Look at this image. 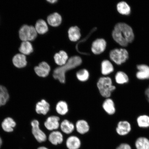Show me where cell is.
<instances>
[{
  "label": "cell",
  "mask_w": 149,
  "mask_h": 149,
  "mask_svg": "<svg viewBox=\"0 0 149 149\" xmlns=\"http://www.w3.org/2000/svg\"><path fill=\"white\" fill-rule=\"evenodd\" d=\"M115 42L121 46H127L134 39L133 30L130 26L124 23H119L115 25L112 33Z\"/></svg>",
  "instance_id": "obj_1"
},
{
  "label": "cell",
  "mask_w": 149,
  "mask_h": 149,
  "mask_svg": "<svg viewBox=\"0 0 149 149\" xmlns=\"http://www.w3.org/2000/svg\"><path fill=\"white\" fill-rule=\"evenodd\" d=\"M82 59L79 56H74L68 59L67 62L62 66L56 68L52 72L54 79L59 82L64 84L66 81V74L69 72L77 68L82 63Z\"/></svg>",
  "instance_id": "obj_2"
},
{
  "label": "cell",
  "mask_w": 149,
  "mask_h": 149,
  "mask_svg": "<svg viewBox=\"0 0 149 149\" xmlns=\"http://www.w3.org/2000/svg\"><path fill=\"white\" fill-rule=\"evenodd\" d=\"M97 86L100 95L105 99L110 97L112 93L116 88L109 77H100L97 83Z\"/></svg>",
  "instance_id": "obj_3"
},
{
  "label": "cell",
  "mask_w": 149,
  "mask_h": 149,
  "mask_svg": "<svg viewBox=\"0 0 149 149\" xmlns=\"http://www.w3.org/2000/svg\"><path fill=\"white\" fill-rule=\"evenodd\" d=\"M31 133L33 138L37 142L42 143L45 142L48 138L47 135L40 127V123L38 120L33 119L31 123Z\"/></svg>",
  "instance_id": "obj_4"
},
{
  "label": "cell",
  "mask_w": 149,
  "mask_h": 149,
  "mask_svg": "<svg viewBox=\"0 0 149 149\" xmlns=\"http://www.w3.org/2000/svg\"><path fill=\"white\" fill-rule=\"evenodd\" d=\"M37 33L34 27L32 26L24 25L19 31L20 39L23 41H32L36 38Z\"/></svg>",
  "instance_id": "obj_5"
},
{
  "label": "cell",
  "mask_w": 149,
  "mask_h": 149,
  "mask_svg": "<svg viewBox=\"0 0 149 149\" xmlns=\"http://www.w3.org/2000/svg\"><path fill=\"white\" fill-rule=\"evenodd\" d=\"M109 56L112 61L120 65L125 62L129 57L127 50L124 48H116L111 51Z\"/></svg>",
  "instance_id": "obj_6"
},
{
  "label": "cell",
  "mask_w": 149,
  "mask_h": 149,
  "mask_svg": "<svg viewBox=\"0 0 149 149\" xmlns=\"http://www.w3.org/2000/svg\"><path fill=\"white\" fill-rule=\"evenodd\" d=\"M61 118L59 116H48L44 123V126L49 132L58 130L60 127Z\"/></svg>",
  "instance_id": "obj_7"
},
{
  "label": "cell",
  "mask_w": 149,
  "mask_h": 149,
  "mask_svg": "<svg viewBox=\"0 0 149 149\" xmlns=\"http://www.w3.org/2000/svg\"><path fill=\"white\" fill-rule=\"evenodd\" d=\"M34 70L37 76L44 79L49 75L51 68L47 63L42 61L39 64L38 66L35 67Z\"/></svg>",
  "instance_id": "obj_8"
},
{
  "label": "cell",
  "mask_w": 149,
  "mask_h": 149,
  "mask_svg": "<svg viewBox=\"0 0 149 149\" xmlns=\"http://www.w3.org/2000/svg\"><path fill=\"white\" fill-rule=\"evenodd\" d=\"M51 105L44 99H42L37 102L35 106V112L37 115L45 116L49 113Z\"/></svg>",
  "instance_id": "obj_9"
},
{
  "label": "cell",
  "mask_w": 149,
  "mask_h": 149,
  "mask_svg": "<svg viewBox=\"0 0 149 149\" xmlns=\"http://www.w3.org/2000/svg\"><path fill=\"white\" fill-rule=\"evenodd\" d=\"M48 141L52 145L57 146L62 144L64 142V135L59 130L51 132L48 136Z\"/></svg>",
  "instance_id": "obj_10"
},
{
  "label": "cell",
  "mask_w": 149,
  "mask_h": 149,
  "mask_svg": "<svg viewBox=\"0 0 149 149\" xmlns=\"http://www.w3.org/2000/svg\"><path fill=\"white\" fill-rule=\"evenodd\" d=\"M75 130V125L73 123L67 119H65L60 123L59 130L63 134L70 135Z\"/></svg>",
  "instance_id": "obj_11"
},
{
  "label": "cell",
  "mask_w": 149,
  "mask_h": 149,
  "mask_svg": "<svg viewBox=\"0 0 149 149\" xmlns=\"http://www.w3.org/2000/svg\"><path fill=\"white\" fill-rule=\"evenodd\" d=\"M107 47V42L102 38L97 39L93 42L92 51L95 54H99L105 51Z\"/></svg>",
  "instance_id": "obj_12"
},
{
  "label": "cell",
  "mask_w": 149,
  "mask_h": 149,
  "mask_svg": "<svg viewBox=\"0 0 149 149\" xmlns=\"http://www.w3.org/2000/svg\"><path fill=\"white\" fill-rule=\"evenodd\" d=\"M65 145L68 149H79L81 146V142L77 136L70 135L67 138Z\"/></svg>",
  "instance_id": "obj_13"
},
{
  "label": "cell",
  "mask_w": 149,
  "mask_h": 149,
  "mask_svg": "<svg viewBox=\"0 0 149 149\" xmlns=\"http://www.w3.org/2000/svg\"><path fill=\"white\" fill-rule=\"evenodd\" d=\"M75 130L79 134L85 135L90 130V126L87 121L81 119L77 121L75 124Z\"/></svg>",
  "instance_id": "obj_14"
},
{
  "label": "cell",
  "mask_w": 149,
  "mask_h": 149,
  "mask_svg": "<svg viewBox=\"0 0 149 149\" xmlns=\"http://www.w3.org/2000/svg\"><path fill=\"white\" fill-rule=\"evenodd\" d=\"M16 124L15 121L12 117H7L2 122L1 127L3 131L7 133H11L14 131Z\"/></svg>",
  "instance_id": "obj_15"
},
{
  "label": "cell",
  "mask_w": 149,
  "mask_h": 149,
  "mask_svg": "<svg viewBox=\"0 0 149 149\" xmlns=\"http://www.w3.org/2000/svg\"><path fill=\"white\" fill-rule=\"evenodd\" d=\"M102 107L105 112L109 115H113L116 111L114 102L110 98L105 99L102 104Z\"/></svg>",
  "instance_id": "obj_16"
},
{
  "label": "cell",
  "mask_w": 149,
  "mask_h": 149,
  "mask_svg": "<svg viewBox=\"0 0 149 149\" xmlns=\"http://www.w3.org/2000/svg\"><path fill=\"white\" fill-rule=\"evenodd\" d=\"M12 61L14 66L18 68H25L27 65L26 57L22 54H18L15 55Z\"/></svg>",
  "instance_id": "obj_17"
},
{
  "label": "cell",
  "mask_w": 149,
  "mask_h": 149,
  "mask_svg": "<svg viewBox=\"0 0 149 149\" xmlns=\"http://www.w3.org/2000/svg\"><path fill=\"white\" fill-rule=\"evenodd\" d=\"M137 68L139 71L137 72L138 79H149V66L145 64L138 65Z\"/></svg>",
  "instance_id": "obj_18"
},
{
  "label": "cell",
  "mask_w": 149,
  "mask_h": 149,
  "mask_svg": "<svg viewBox=\"0 0 149 149\" xmlns=\"http://www.w3.org/2000/svg\"><path fill=\"white\" fill-rule=\"evenodd\" d=\"M55 110L59 116H65L69 111V107L68 103L64 100H60L56 105Z\"/></svg>",
  "instance_id": "obj_19"
},
{
  "label": "cell",
  "mask_w": 149,
  "mask_h": 149,
  "mask_svg": "<svg viewBox=\"0 0 149 149\" xmlns=\"http://www.w3.org/2000/svg\"><path fill=\"white\" fill-rule=\"evenodd\" d=\"M116 132L119 135H125L129 133L131 130L130 125L127 121H120L117 125Z\"/></svg>",
  "instance_id": "obj_20"
},
{
  "label": "cell",
  "mask_w": 149,
  "mask_h": 149,
  "mask_svg": "<svg viewBox=\"0 0 149 149\" xmlns=\"http://www.w3.org/2000/svg\"><path fill=\"white\" fill-rule=\"evenodd\" d=\"M54 59L56 64L59 66L64 65L68 59V54L64 51H61L56 53L54 56Z\"/></svg>",
  "instance_id": "obj_21"
},
{
  "label": "cell",
  "mask_w": 149,
  "mask_h": 149,
  "mask_svg": "<svg viewBox=\"0 0 149 149\" xmlns=\"http://www.w3.org/2000/svg\"><path fill=\"white\" fill-rule=\"evenodd\" d=\"M47 20L49 25L53 27H57L61 24L62 17L58 13L55 12L48 16Z\"/></svg>",
  "instance_id": "obj_22"
},
{
  "label": "cell",
  "mask_w": 149,
  "mask_h": 149,
  "mask_svg": "<svg viewBox=\"0 0 149 149\" xmlns=\"http://www.w3.org/2000/svg\"><path fill=\"white\" fill-rule=\"evenodd\" d=\"M68 35L69 38L71 41H77L81 37L79 28L77 26L70 27L68 31Z\"/></svg>",
  "instance_id": "obj_23"
},
{
  "label": "cell",
  "mask_w": 149,
  "mask_h": 149,
  "mask_svg": "<svg viewBox=\"0 0 149 149\" xmlns=\"http://www.w3.org/2000/svg\"><path fill=\"white\" fill-rule=\"evenodd\" d=\"M9 98L10 95L6 87L0 85V107L5 105L8 102Z\"/></svg>",
  "instance_id": "obj_24"
},
{
  "label": "cell",
  "mask_w": 149,
  "mask_h": 149,
  "mask_svg": "<svg viewBox=\"0 0 149 149\" xmlns=\"http://www.w3.org/2000/svg\"><path fill=\"white\" fill-rule=\"evenodd\" d=\"M114 68L112 64L109 60L102 61L101 66V73L103 75H107L112 72Z\"/></svg>",
  "instance_id": "obj_25"
},
{
  "label": "cell",
  "mask_w": 149,
  "mask_h": 149,
  "mask_svg": "<svg viewBox=\"0 0 149 149\" xmlns=\"http://www.w3.org/2000/svg\"><path fill=\"white\" fill-rule=\"evenodd\" d=\"M76 76L77 79L82 83H85L89 79L90 73L86 69H81L76 72Z\"/></svg>",
  "instance_id": "obj_26"
},
{
  "label": "cell",
  "mask_w": 149,
  "mask_h": 149,
  "mask_svg": "<svg viewBox=\"0 0 149 149\" xmlns=\"http://www.w3.org/2000/svg\"><path fill=\"white\" fill-rule=\"evenodd\" d=\"M19 51L24 55H30L33 51L32 45L29 41L22 42L19 48Z\"/></svg>",
  "instance_id": "obj_27"
},
{
  "label": "cell",
  "mask_w": 149,
  "mask_h": 149,
  "mask_svg": "<svg viewBox=\"0 0 149 149\" xmlns=\"http://www.w3.org/2000/svg\"><path fill=\"white\" fill-rule=\"evenodd\" d=\"M35 29L37 33L40 34H44L47 32L48 27L46 22L43 19L38 20L35 25Z\"/></svg>",
  "instance_id": "obj_28"
},
{
  "label": "cell",
  "mask_w": 149,
  "mask_h": 149,
  "mask_svg": "<svg viewBox=\"0 0 149 149\" xmlns=\"http://www.w3.org/2000/svg\"><path fill=\"white\" fill-rule=\"evenodd\" d=\"M117 9L120 14L126 15H129L131 12L130 6L124 1H121L117 3Z\"/></svg>",
  "instance_id": "obj_29"
},
{
  "label": "cell",
  "mask_w": 149,
  "mask_h": 149,
  "mask_svg": "<svg viewBox=\"0 0 149 149\" xmlns=\"http://www.w3.org/2000/svg\"><path fill=\"white\" fill-rule=\"evenodd\" d=\"M137 149H149V140L145 137H140L135 143Z\"/></svg>",
  "instance_id": "obj_30"
},
{
  "label": "cell",
  "mask_w": 149,
  "mask_h": 149,
  "mask_svg": "<svg viewBox=\"0 0 149 149\" xmlns=\"http://www.w3.org/2000/svg\"><path fill=\"white\" fill-rule=\"evenodd\" d=\"M115 79L116 83L120 84L127 83L129 81L127 74L122 71L117 72L115 76Z\"/></svg>",
  "instance_id": "obj_31"
},
{
  "label": "cell",
  "mask_w": 149,
  "mask_h": 149,
  "mask_svg": "<svg viewBox=\"0 0 149 149\" xmlns=\"http://www.w3.org/2000/svg\"><path fill=\"white\" fill-rule=\"evenodd\" d=\"M139 126L141 127H148L149 126V117L147 115H142L137 119Z\"/></svg>",
  "instance_id": "obj_32"
},
{
  "label": "cell",
  "mask_w": 149,
  "mask_h": 149,
  "mask_svg": "<svg viewBox=\"0 0 149 149\" xmlns=\"http://www.w3.org/2000/svg\"><path fill=\"white\" fill-rule=\"evenodd\" d=\"M116 149H132L130 145L127 144H122L117 147Z\"/></svg>",
  "instance_id": "obj_33"
},
{
  "label": "cell",
  "mask_w": 149,
  "mask_h": 149,
  "mask_svg": "<svg viewBox=\"0 0 149 149\" xmlns=\"http://www.w3.org/2000/svg\"><path fill=\"white\" fill-rule=\"evenodd\" d=\"M145 94H146L147 97H148V101L149 102V87L148 89H146V92H145Z\"/></svg>",
  "instance_id": "obj_34"
},
{
  "label": "cell",
  "mask_w": 149,
  "mask_h": 149,
  "mask_svg": "<svg viewBox=\"0 0 149 149\" xmlns=\"http://www.w3.org/2000/svg\"><path fill=\"white\" fill-rule=\"evenodd\" d=\"M3 145V140L1 137L0 136V149L1 148Z\"/></svg>",
  "instance_id": "obj_35"
},
{
  "label": "cell",
  "mask_w": 149,
  "mask_h": 149,
  "mask_svg": "<svg viewBox=\"0 0 149 149\" xmlns=\"http://www.w3.org/2000/svg\"><path fill=\"white\" fill-rule=\"evenodd\" d=\"M47 1L49 3H53L56 2L57 1V0H48Z\"/></svg>",
  "instance_id": "obj_36"
},
{
  "label": "cell",
  "mask_w": 149,
  "mask_h": 149,
  "mask_svg": "<svg viewBox=\"0 0 149 149\" xmlns=\"http://www.w3.org/2000/svg\"><path fill=\"white\" fill-rule=\"evenodd\" d=\"M37 149H48L47 148H46V147L44 146H41L40 147H38Z\"/></svg>",
  "instance_id": "obj_37"
}]
</instances>
